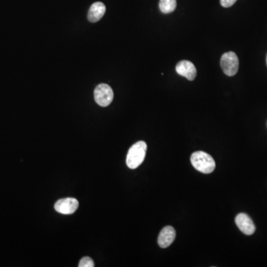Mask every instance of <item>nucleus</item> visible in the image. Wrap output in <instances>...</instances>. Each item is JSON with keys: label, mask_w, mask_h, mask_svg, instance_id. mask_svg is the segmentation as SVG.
<instances>
[{"label": "nucleus", "mask_w": 267, "mask_h": 267, "mask_svg": "<svg viewBox=\"0 0 267 267\" xmlns=\"http://www.w3.org/2000/svg\"><path fill=\"white\" fill-rule=\"evenodd\" d=\"M235 224L239 230L246 235H252L255 232V224L246 214H238L235 218Z\"/></svg>", "instance_id": "nucleus-7"}, {"label": "nucleus", "mask_w": 267, "mask_h": 267, "mask_svg": "<svg viewBox=\"0 0 267 267\" xmlns=\"http://www.w3.org/2000/svg\"><path fill=\"white\" fill-rule=\"evenodd\" d=\"M221 5L224 8H230L235 3L237 0H220Z\"/></svg>", "instance_id": "nucleus-12"}, {"label": "nucleus", "mask_w": 267, "mask_h": 267, "mask_svg": "<svg viewBox=\"0 0 267 267\" xmlns=\"http://www.w3.org/2000/svg\"><path fill=\"white\" fill-rule=\"evenodd\" d=\"M79 267H95V263L93 260L89 257H84L80 260L79 263Z\"/></svg>", "instance_id": "nucleus-11"}, {"label": "nucleus", "mask_w": 267, "mask_h": 267, "mask_svg": "<svg viewBox=\"0 0 267 267\" xmlns=\"http://www.w3.org/2000/svg\"><path fill=\"white\" fill-rule=\"evenodd\" d=\"M221 66L226 75L233 77L238 71L239 60L235 53L233 51L223 54L221 60Z\"/></svg>", "instance_id": "nucleus-3"}, {"label": "nucleus", "mask_w": 267, "mask_h": 267, "mask_svg": "<svg viewBox=\"0 0 267 267\" xmlns=\"http://www.w3.org/2000/svg\"><path fill=\"white\" fill-rule=\"evenodd\" d=\"M177 7L176 0H160L159 8L164 14L173 12Z\"/></svg>", "instance_id": "nucleus-10"}, {"label": "nucleus", "mask_w": 267, "mask_h": 267, "mask_svg": "<svg viewBox=\"0 0 267 267\" xmlns=\"http://www.w3.org/2000/svg\"><path fill=\"white\" fill-rule=\"evenodd\" d=\"M147 145L144 141H139L129 149L126 158V164L131 169L140 167L146 158Z\"/></svg>", "instance_id": "nucleus-1"}, {"label": "nucleus", "mask_w": 267, "mask_h": 267, "mask_svg": "<svg viewBox=\"0 0 267 267\" xmlns=\"http://www.w3.org/2000/svg\"><path fill=\"white\" fill-rule=\"evenodd\" d=\"M105 11H106V8L102 2H95L89 9L88 20L91 23H97L103 17Z\"/></svg>", "instance_id": "nucleus-9"}, {"label": "nucleus", "mask_w": 267, "mask_h": 267, "mask_svg": "<svg viewBox=\"0 0 267 267\" xmlns=\"http://www.w3.org/2000/svg\"><path fill=\"white\" fill-rule=\"evenodd\" d=\"M78 207V200L72 198L59 200L54 205L55 210L63 215H71L77 211Z\"/></svg>", "instance_id": "nucleus-5"}, {"label": "nucleus", "mask_w": 267, "mask_h": 267, "mask_svg": "<svg viewBox=\"0 0 267 267\" xmlns=\"http://www.w3.org/2000/svg\"><path fill=\"white\" fill-rule=\"evenodd\" d=\"M176 237V232L173 227L168 226L164 227L158 236V244L163 249L168 247L174 242Z\"/></svg>", "instance_id": "nucleus-8"}, {"label": "nucleus", "mask_w": 267, "mask_h": 267, "mask_svg": "<svg viewBox=\"0 0 267 267\" xmlns=\"http://www.w3.org/2000/svg\"><path fill=\"white\" fill-rule=\"evenodd\" d=\"M95 100L98 105L102 107H106L111 103L114 99V92L108 85L102 83L98 85L95 89Z\"/></svg>", "instance_id": "nucleus-4"}, {"label": "nucleus", "mask_w": 267, "mask_h": 267, "mask_svg": "<svg viewBox=\"0 0 267 267\" xmlns=\"http://www.w3.org/2000/svg\"><path fill=\"white\" fill-rule=\"evenodd\" d=\"M176 71L179 75L186 77L189 81L195 80L197 76V69L195 65L188 60H182L176 66Z\"/></svg>", "instance_id": "nucleus-6"}, {"label": "nucleus", "mask_w": 267, "mask_h": 267, "mask_svg": "<svg viewBox=\"0 0 267 267\" xmlns=\"http://www.w3.org/2000/svg\"></svg>", "instance_id": "nucleus-13"}, {"label": "nucleus", "mask_w": 267, "mask_h": 267, "mask_svg": "<svg viewBox=\"0 0 267 267\" xmlns=\"http://www.w3.org/2000/svg\"><path fill=\"white\" fill-rule=\"evenodd\" d=\"M190 160L194 168L203 174H210L215 170V161L206 152L201 151L194 152Z\"/></svg>", "instance_id": "nucleus-2"}]
</instances>
